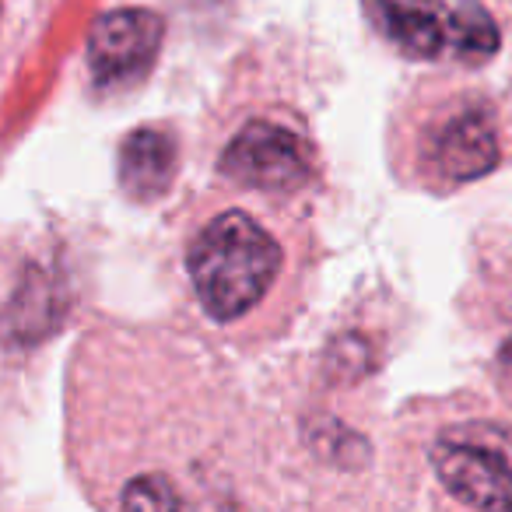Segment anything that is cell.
Here are the masks:
<instances>
[{
	"mask_svg": "<svg viewBox=\"0 0 512 512\" xmlns=\"http://www.w3.org/2000/svg\"><path fill=\"white\" fill-rule=\"evenodd\" d=\"M193 292L211 320H242L281 274V246L246 211H225L197 232L186 253Z\"/></svg>",
	"mask_w": 512,
	"mask_h": 512,
	"instance_id": "obj_1",
	"label": "cell"
},
{
	"mask_svg": "<svg viewBox=\"0 0 512 512\" xmlns=\"http://www.w3.org/2000/svg\"><path fill=\"white\" fill-rule=\"evenodd\" d=\"M383 32L407 57L484 64L502 46L498 22L477 0H372Z\"/></svg>",
	"mask_w": 512,
	"mask_h": 512,
	"instance_id": "obj_2",
	"label": "cell"
},
{
	"mask_svg": "<svg viewBox=\"0 0 512 512\" xmlns=\"http://www.w3.org/2000/svg\"><path fill=\"white\" fill-rule=\"evenodd\" d=\"M439 484L474 512H512V428L498 421H460L432 442Z\"/></svg>",
	"mask_w": 512,
	"mask_h": 512,
	"instance_id": "obj_3",
	"label": "cell"
},
{
	"mask_svg": "<svg viewBox=\"0 0 512 512\" xmlns=\"http://www.w3.org/2000/svg\"><path fill=\"white\" fill-rule=\"evenodd\" d=\"M218 172L249 190L292 193L313 176V155L295 130L274 120H253L221 151Z\"/></svg>",
	"mask_w": 512,
	"mask_h": 512,
	"instance_id": "obj_4",
	"label": "cell"
},
{
	"mask_svg": "<svg viewBox=\"0 0 512 512\" xmlns=\"http://www.w3.org/2000/svg\"><path fill=\"white\" fill-rule=\"evenodd\" d=\"M165 25L155 11L123 8L102 15L88 36V67L99 88H127L151 71L162 50Z\"/></svg>",
	"mask_w": 512,
	"mask_h": 512,
	"instance_id": "obj_5",
	"label": "cell"
},
{
	"mask_svg": "<svg viewBox=\"0 0 512 512\" xmlns=\"http://www.w3.org/2000/svg\"><path fill=\"white\" fill-rule=\"evenodd\" d=\"M502 158L488 109L467 106L453 113L428 141V165L446 183H470L488 176Z\"/></svg>",
	"mask_w": 512,
	"mask_h": 512,
	"instance_id": "obj_6",
	"label": "cell"
},
{
	"mask_svg": "<svg viewBox=\"0 0 512 512\" xmlns=\"http://www.w3.org/2000/svg\"><path fill=\"white\" fill-rule=\"evenodd\" d=\"M176 176V141L165 130L144 127L123 141L120 148V186L127 190V197L141 200H158L172 186Z\"/></svg>",
	"mask_w": 512,
	"mask_h": 512,
	"instance_id": "obj_7",
	"label": "cell"
},
{
	"mask_svg": "<svg viewBox=\"0 0 512 512\" xmlns=\"http://www.w3.org/2000/svg\"><path fill=\"white\" fill-rule=\"evenodd\" d=\"M123 512H242V509H204L190 502L169 474H141L130 477L123 488Z\"/></svg>",
	"mask_w": 512,
	"mask_h": 512,
	"instance_id": "obj_8",
	"label": "cell"
},
{
	"mask_svg": "<svg viewBox=\"0 0 512 512\" xmlns=\"http://www.w3.org/2000/svg\"><path fill=\"white\" fill-rule=\"evenodd\" d=\"M502 365H505V376L512 379V337L505 341V348H502Z\"/></svg>",
	"mask_w": 512,
	"mask_h": 512,
	"instance_id": "obj_9",
	"label": "cell"
}]
</instances>
